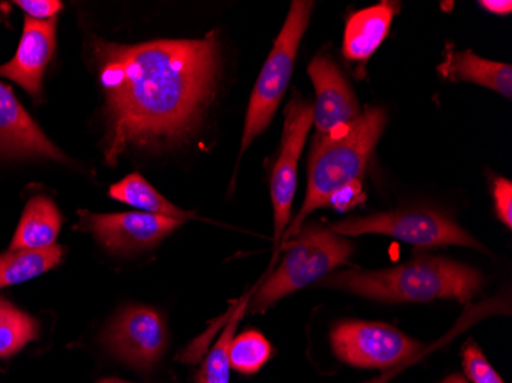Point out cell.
<instances>
[{
  "instance_id": "cell-29",
  "label": "cell",
  "mask_w": 512,
  "mask_h": 383,
  "mask_svg": "<svg viewBox=\"0 0 512 383\" xmlns=\"http://www.w3.org/2000/svg\"><path fill=\"white\" fill-rule=\"evenodd\" d=\"M99 383H131V382H125V380H119V379H105Z\"/></svg>"
},
{
  "instance_id": "cell-17",
  "label": "cell",
  "mask_w": 512,
  "mask_h": 383,
  "mask_svg": "<svg viewBox=\"0 0 512 383\" xmlns=\"http://www.w3.org/2000/svg\"><path fill=\"white\" fill-rule=\"evenodd\" d=\"M65 247L54 246L42 250H8L0 255V289L22 284L59 266Z\"/></svg>"
},
{
  "instance_id": "cell-20",
  "label": "cell",
  "mask_w": 512,
  "mask_h": 383,
  "mask_svg": "<svg viewBox=\"0 0 512 383\" xmlns=\"http://www.w3.org/2000/svg\"><path fill=\"white\" fill-rule=\"evenodd\" d=\"M250 298V293L247 295L246 301L240 302L235 305L234 313L230 315L223 333L220 334L217 344L212 347V350L207 353L203 365L197 373V383H229L230 380V345L234 342L235 331H237L238 322L243 318L247 310V299Z\"/></svg>"
},
{
  "instance_id": "cell-27",
  "label": "cell",
  "mask_w": 512,
  "mask_h": 383,
  "mask_svg": "<svg viewBox=\"0 0 512 383\" xmlns=\"http://www.w3.org/2000/svg\"><path fill=\"white\" fill-rule=\"evenodd\" d=\"M394 373H396V370H394L393 373L384 374V376L376 377V379H371V380H368V382H364V383H387L388 379H391V377L394 376Z\"/></svg>"
},
{
  "instance_id": "cell-8",
  "label": "cell",
  "mask_w": 512,
  "mask_h": 383,
  "mask_svg": "<svg viewBox=\"0 0 512 383\" xmlns=\"http://www.w3.org/2000/svg\"><path fill=\"white\" fill-rule=\"evenodd\" d=\"M313 125V105L293 99L286 108L283 145L281 154L273 167L270 195L275 218V241L283 238L289 226L293 198L296 192V174L302 148L306 145L307 134Z\"/></svg>"
},
{
  "instance_id": "cell-21",
  "label": "cell",
  "mask_w": 512,
  "mask_h": 383,
  "mask_svg": "<svg viewBox=\"0 0 512 383\" xmlns=\"http://www.w3.org/2000/svg\"><path fill=\"white\" fill-rule=\"evenodd\" d=\"M272 356V345L260 331L240 334L230 345V365L241 374H255Z\"/></svg>"
},
{
  "instance_id": "cell-14",
  "label": "cell",
  "mask_w": 512,
  "mask_h": 383,
  "mask_svg": "<svg viewBox=\"0 0 512 383\" xmlns=\"http://www.w3.org/2000/svg\"><path fill=\"white\" fill-rule=\"evenodd\" d=\"M440 76L451 82H471L493 89L506 99L512 97V68L506 63L491 62L473 51L450 50L439 65Z\"/></svg>"
},
{
  "instance_id": "cell-10",
  "label": "cell",
  "mask_w": 512,
  "mask_h": 383,
  "mask_svg": "<svg viewBox=\"0 0 512 383\" xmlns=\"http://www.w3.org/2000/svg\"><path fill=\"white\" fill-rule=\"evenodd\" d=\"M166 338V327L157 311L134 305L112 321L103 341L123 362L148 371L165 351Z\"/></svg>"
},
{
  "instance_id": "cell-16",
  "label": "cell",
  "mask_w": 512,
  "mask_h": 383,
  "mask_svg": "<svg viewBox=\"0 0 512 383\" xmlns=\"http://www.w3.org/2000/svg\"><path fill=\"white\" fill-rule=\"evenodd\" d=\"M62 229V215L56 204L46 197L28 201L10 250H42L54 246Z\"/></svg>"
},
{
  "instance_id": "cell-28",
  "label": "cell",
  "mask_w": 512,
  "mask_h": 383,
  "mask_svg": "<svg viewBox=\"0 0 512 383\" xmlns=\"http://www.w3.org/2000/svg\"><path fill=\"white\" fill-rule=\"evenodd\" d=\"M444 383H467V382H465V379H463V377L451 376V377H448V379L445 380Z\"/></svg>"
},
{
  "instance_id": "cell-26",
  "label": "cell",
  "mask_w": 512,
  "mask_h": 383,
  "mask_svg": "<svg viewBox=\"0 0 512 383\" xmlns=\"http://www.w3.org/2000/svg\"><path fill=\"white\" fill-rule=\"evenodd\" d=\"M479 5L490 13L499 14V16H506L512 10L511 0H482Z\"/></svg>"
},
{
  "instance_id": "cell-19",
  "label": "cell",
  "mask_w": 512,
  "mask_h": 383,
  "mask_svg": "<svg viewBox=\"0 0 512 383\" xmlns=\"http://www.w3.org/2000/svg\"><path fill=\"white\" fill-rule=\"evenodd\" d=\"M39 338V322L0 298V359H10Z\"/></svg>"
},
{
  "instance_id": "cell-2",
  "label": "cell",
  "mask_w": 512,
  "mask_h": 383,
  "mask_svg": "<svg viewBox=\"0 0 512 383\" xmlns=\"http://www.w3.org/2000/svg\"><path fill=\"white\" fill-rule=\"evenodd\" d=\"M321 287L344 290L382 302H430L456 299L470 302L483 285L471 267L444 258H425L393 269L345 270L319 281Z\"/></svg>"
},
{
  "instance_id": "cell-13",
  "label": "cell",
  "mask_w": 512,
  "mask_h": 383,
  "mask_svg": "<svg viewBox=\"0 0 512 383\" xmlns=\"http://www.w3.org/2000/svg\"><path fill=\"white\" fill-rule=\"evenodd\" d=\"M0 154L65 160V155L40 131L16 95L0 82Z\"/></svg>"
},
{
  "instance_id": "cell-5",
  "label": "cell",
  "mask_w": 512,
  "mask_h": 383,
  "mask_svg": "<svg viewBox=\"0 0 512 383\" xmlns=\"http://www.w3.org/2000/svg\"><path fill=\"white\" fill-rule=\"evenodd\" d=\"M312 10L313 2L306 0H296L290 7L283 30L276 37L275 45L261 69L250 97L241 141V155L258 135L266 131L275 117L276 109L292 79L299 43L309 27Z\"/></svg>"
},
{
  "instance_id": "cell-15",
  "label": "cell",
  "mask_w": 512,
  "mask_h": 383,
  "mask_svg": "<svg viewBox=\"0 0 512 383\" xmlns=\"http://www.w3.org/2000/svg\"><path fill=\"white\" fill-rule=\"evenodd\" d=\"M394 4L382 2L358 11L347 20L344 34V54L353 62H367L390 31Z\"/></svg>"
},
{
  "instance_id": "cell-22",
  "label": "cell",
  "mask_w": 512,
  "mask_h": 383,
  "mask_svg": "<svg viewBox=\"0 0 512 383\" xmlns=\"http://www.w3.org/2000/svg\"><path fill=\"white\" fill-rule=\"evenodd\" d=\"M463 368L473 383H505L474 342L463 348Z\"/></svg>"
},
{
  "instance_id": "cell-11",
  "label": "cell",
  "mask_w": 512,
  "mask_h": 383,
  "mask_svg": "<svg viewBox=\"0 0 512 383\" xmlns=\"http://www.w3.org/2000/svg\"><path fill=\"white\" fill-rule=\"evenodd\" d=\"M316 89L313 125L322 137L344 131L361 115L358 99L329 56H318L309 66Z\"/></svg>"
},
{
  "instance_id": "cell-3",
  "label": "cell",
  "mask_w": 512,
  "mask_h": 383,
  "mask_svg": "<svg viewBox=\"0 0 512 383\" xmlns=\"http://www.w3.org/2000/svg\"><path fill=\"white\" fill-rule=\"evenodd\" d=\"M387 115L382 108H368L358 120L333 135L316 138L309 163L306 200L283 238H295L304 221L319 207L327 206L336 190L359 181L384 132Z\"/></svg>"
},
{
  "instance_id": "cell-23",
  "label": "cell",
  "mask_w": 512,
  "mask_h": 383,
  "mask_svg": "<svg viewBox=\"0 0 512 383\" xmlns=\"http://www.w3.org/2000/svg\"><path fill=\"white\" fill-rule=\"evenodd\" d=\"M14 5L23 10L28 19L39 20V22L56 19L57 13L63 8L59 0H16Z\"/></svg>"
},
{
  "instance_id": "cell-6",
  "label": "cell",
  "mask_w": 512,
  "mask_h": 383,
  "mask_svg": "<svg viewBox=\"0 0 512 383\" xmlns=\"http://www.w3.org/2000/svg\"><path fill=\"white\" fill-rule=\"evenodd\" d=\"M330 229L341 236L367 233L391 236L419 249L437 246H465L482 249L476 239L457 226L453 220L433 210L375 213L370 217L339 221Z\"/></svg>"
},
{
  "instance_id": "cell-24",
  "label": "cell",
  "mask_w": 512,
  "mask_h": 383,
  "mask_svg": "<svg viewBox=\"0 0 512 383\" xmlns=\"http://www.w3.org/2000/svg\"><path fill=\"white\" fill-rule=\"evenodd\" d=\"M497 215L506 227H512V184L506 178H496L493 184Z\"/></svg>"
},
{
  "instance_id": "cell-12",
  "label": "cell",
  "mask_w": 512,
  "mask_h": 383,
  "mask_svg": "<svg viewBox=\"0 0 512 383\" xmlns=\"http://www.w3.org/2000/svg\"><path fill=\"white\" fill-rule=\"evenodd\" d=\"M56 19H25L19 48L10 62L0 66V76L22 86L34 99L42 94L43 74L56 50Z\"/></svg>"
},
{
  "instance_id": "cell-7",
  "label": "cell",
  "mask_w": 512,
  "mask_h": 383,
  "mask_svg": "<svg viewBox=\"0 0 512 383\" xmlns=\"http://www.w3.org/2000/svg\"><path fill=\"white\" fill-rule=\"evenodd\" d=\"M332 347L345 364L358 368H396L410 361L421 344L382 322L345 321L332 331Z\"/></svg>"
},
{
  "instance_id": "cell-1",
  "label": "cell",
  "mask_w": 512,
  "mask_h": 383,
  "mask_svg": "<svg viewBox=\"0 0 512 383\" xmlns=\"http://www.w3.org/2000/svg\"><path fill=\"white\" fill-rule=\"evenodd\" d=\"M109 132L106 161L129 146L183 141L211 105L220 71L217 33L201 40L119 45L97 40Z\"/></svg>"
},
{
  "instance_id": "cell-4",
  "label": "cell",
  "mask_w": 512,
  "mask_h": 383,
  "mask_svg": "<svg viewBox=\"0 0 512 383\" xmlns=\"http://www.w3.org/2000/svg\"><path fill=\"white\" fill-rule=\"evenodd\" d=\"M283 249V262L253 296L250 313H264L284 296L322 281L353 255L352 243L345 236L321 224L301 229L295 238L284 241Z\"/></svg>"
},
{
  "instance_id": "cell-18",
  "label": "cell",
  "mask_w": 512,
  "mask_h": 383,
  "mask_svg": "<svg viewBox=\"0 0 512 383\" xmlns=\"http://www.w3.org/2000/svg\"><path fill=\"white\" fill-rule=\"evenodd\" d=\"M109 197L135 207V209L143 210L145 213L174 218L183 223L192 217L191 213L178 209L177 206L169 203L163 195L158 194L157 190L140 174L128 175L125 180L111 186Z\"/></svg>"
},
{
  "instance_id": "cell-9",
  "label": "cell",
  "mask_w": 512,
  "mask_h": 383,
  "mask_svg": "<svg viewBox=\"0 0 512 383\" xmlns=\"http://www.w3.org/2000/svg\"><path fill=\"white\" fill-rule=\"evenodd\" d=\"M181 224L152 213L80 212L79 229L91 232L109 252L132 253L157 246Z\"/></svg>"
},
{
  "instance_id": "cell-25",
  "label": "cell",
  "mask_w": 512,
  "mask_h": 383,
  "mask_svg": "<svg viewBox=\"0 0 512 383\" xmlns=\"http://www.w3.org/2000/svg\"><path fill=\"white\" fill-rule=\"evenodd\" d=\"M361 200V181H352V183H348L342 189L336 190L335 194L330 197L327 206H333L339 212H347V210L353 209Z\"/></svg>"
}]
</instances>
